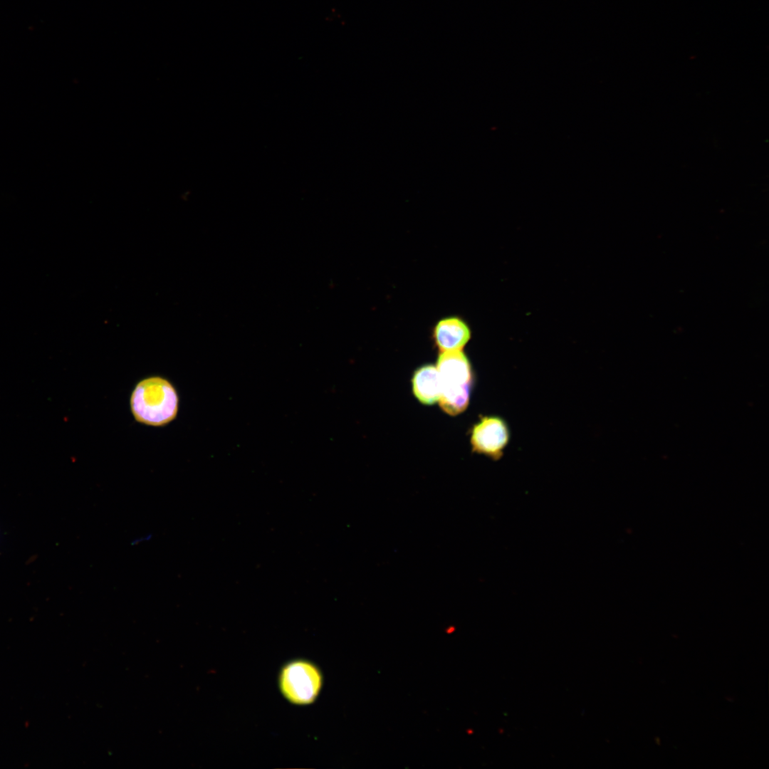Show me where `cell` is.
Here are the masks:
<instances>
[{
	"label": "cell",
	"instance_id": "cell-1",
	"mask_svg": "<svg viewBox=\"0 0 769 769\" xmlns=\"http://www.w3.org/2000/svg\"><path fill=\"white\" fill-rule=\"evenodd\" d=\"M179 398L174 386L161 377L141 380L130 397L135 419L140 423L159 427L172 421L178 412Z\"/></svg>",
	"mask_w": 769,
	"mask_h": 769
},
{
	"label": "cell",
	"instance_id": "cell-2",
	"mask_svg": "<svg viewBox=\"0 0 769 769\" xmlns=\"http://www.w3.org/2000/svg\"><path fill=\"white\" fill-rule=\"evenodd\" d=\"M279 685L287 700L295 704L305 705L312 703L318 696L322 686V676L313 663L295 660L282 669Z\"/></svg>",
	"mask_w": 769,
	"mask_h": 769
},
{
	"label": "cell",
	"instance_id": "cell-3",
	"mask_svg": "<svg viewBox=\"0 0 769 769\" xmlns=\"http://www.w3.org/2000/svg\"><path fill=\"white\" fill-rule=\"evenodd\" d=\"M510 429L501 417L482 416L471 431L470 442L473 452L499 460L510 441Z\"/></svg>",
	"mask_w": 769,
	"mask_h": 769
},
{
	"label": "cell",
	"instance_id": "cell-4",
	"mask_svg": "<svg viewBox=\"0 0 769 769\" xmlns=\"http://www.w3.org/2000/svg\"><path fill=\"white\" fill-rule=\"evenodd\" d=\"M442 389H472L474 374L467 356L462 352H441L436 361Z\"/></svg>",
	"mask_w": 769,
	"mask_h": 769
},
{
	"label": "cell",
	"instance_id": "cell-5",
	"mask_svg": "<svg viewBox=\"0 0 769 769\" xmlns=\"http://www.w3.org/2000/svg\"><path fill=\"white\" fill-rule=\"evenodd\" d=\"M471 336L470 327L458 315L441 318L432 330L433 341L440 352L462 350Z\"/></svg>",
	"mask_w": 769,
	"mask_h": 769
},
{
	"label": "cell",
	"instance_id": "cell-6",
	"mask_svg": "<svg viewBox=\"0 0 769 769\" xmlns=\"http://www.w3.org/2000/svg\"><path fill=\"white\" fill-rule=\"evenodd\" d=\"M412 389L417 399L423 404L431 405L439 401L441 382L436 367L425 365L413 375Z\"/></svg>",
	"mask_w": 769,
	"mask_h": 769
}]
</instances>
